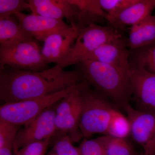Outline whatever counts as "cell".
<instances>
[{
	"label": "cell",
	"mask_w": 155,
	"mask_h": 155,
	"mask_svg": "<svg viewBox=\"0 0 155 155\" xmlns=\"http://www.w3.org/2000/svg\"><path fill=\"white\" fill-rule=\"evenodd\" d=\"M85 80L80 70H63L58 75L4 68L0 71V99L17 102L56 93Z\"/></svg>",
	"instance_id": "6da1fadb"
},
{
	"label": "cell",
	"mask_w": 155,
	"mask_h": 155,
	"mask_svg": "<svg viewBox=\"0 0 155 155\" xmlns=\"http://www.w3.org/2000/svg\"><path fill=\"white\" fill-rule=\"evenodd\" d=\"M84 79L114 105L125 110L132 95L129 71L85 60L78 64Z\"/></svg>",
	"instance_id": "7a4b0ae2"
},
{
	"label": "cell",
	"mask_w": 155,
	"mask_h": 155,
	"mask_svg": "<svg viewBox=\"0 0 155 155\" xmlns=\"http://www.w3.org/2000/svg\"><path fill=\"white\" fill-rule=\"evenodd\" d=\"M121 37L118 31L110 26H101L96 23L88 25L79 32L64 59L44 72L48 75H57L66 67L80 64L100 46Z\"/></svg>",
	"instance_id": "3957f363"
},
{
	"label": "cell",
	"mask_w": 155,
	"mask_h": 155,
	"mask_svg": "<svg viewBox=\"0 0 155 155\" xmlns=\"http://www.w3.org/2000/svg\"><path fill=\"white\" fill-rule=\"evenodd\" d=\"M90 86L80 92L82 110L79 129L85 138L97 134L105 135L116 110L107 98Z\"/></svg>",
	"instance_id": "277c9868"
},
{
	"label": "cell",
	"mask_w": 155,
	"mask_h": 155,
	"mask_svg": "<svg viewBox=\"0 0 155 155\" xmlns=\"http://www.w3.org/2000/svg\"><path fill=\"white\" fill-rule=\"evenodd\" d=\"M89 85L88 81L84 80L75 86L53 94L5 104L0 107V120L20 126L26 125L70 93Z\"/></svg>",
	"instance_id": "5b68a950"
},
{
	"label": "cell",
	"mask_w": 155,
	"mask_h": 155,
	"mask_svg": "<svg viewBox=\"0 0 155 155\" xmlns=\"http://www.w3.org/2000/svg\"><path fill=\"white\" fill-rule=\"evenodd\" d=\"M0 67L41 72L49 69L35 40L9 41L0 44Z\"/></svg>",
	"instance_id": "8992f818"
},
{
	"label": "cell",
	"mask_w": 155,
	"mask_h": 155,
	"mask_svg": "<svg viewBox=\"0 0 155 155\" xmlns=\"http://www.w3.org/2000/svg\"><path fill=\"white\" fill-rule=\"evenodd\" d=\"M83 89L67 95L58 103L56 108L55 123L57 130L68 134L72 142L83 137L79 129L82 110L80 92Z\"/></svg>",
	"instance_id": "52a82bcc"
},
{
	"label": "cell",
	"mask_w": 155,
	"mask_h": 155,
	"mask_svg": "<svg viewBox=\"0 0 155 155\" xmlns=\"http://www.w3.org/2000/svg\"><path fill=\"white\" fill-rule=\"evenodd\" d=\"M58 103L48 108L18 130L14 142V151H17L31 143L51 139L58 132L55 123Z\"/></svg>",
	"instance_id": "ba28073f"
},
{
	"label": "cell",
	"mask_w": 155,
	"mask_h": 155,
	"mask_svg": "<svg viewBox=\"0 0 155 155\" xmlns=\"http://www.w3.org/2000/svg\"><path fill=\"white\" fill-rule=\"evenodd\" d=\"M124 110L130 122L132 138L144 152L153 155L155 152V111L135 110L130 104Z\"/></svg>",
	"instance_id": "9c48e42d"
},
{
	"label": "cell",
	"mask_w": 155,
	"mask_h": 155,
	"mask_svg": "<svg viewBox=\"0 0 155 155\" xmlns=\"http://www.w3.org/2000/svg\"><path fill=\"white\" fill-rule=\"evenodd\" d=\"M14 15L19 24L28 34L41 41L44 42L53 35L67 34L77 27L76 25H68L64 20L37 14L18 13Z\"/></svg>",
	"instance_id": "30bf717a"
},
{
	"label": "cell",
	"mask_w": 155,
	"mask_h": 155,
	"mask_svg": "<svg viewBox=\"0 0 155 155\" xmlns=\"http://www.w3.org/2000/svg\"><path fill=\"white\" fill-rule=\"evenodd\" d=\"M129 75L132 95L140 110L155 111V74L130 66Z\"/></svg>",
	"instance_id": "8fae6325"
},
{
	"label": "cell",
	"mask_w": 155,
	"mask_h": 155,
	"mask_svg": "<svg viewBox=\"0 0 155 155\" xmlns=\"http://www.w3.org/2000/svg\"><path fill=\"white\" fill-rule=\"evenodd\" d=\"M127 47V41L121 37L100 46L89 54L85 60L107 64L128 71L130 52L126 48Z\"/></svg>",
	"instance_id": "7c38bea8"
},
{
	"label": "cell",
	"mask_w": 155,
	"mask_h": 155,
	"mask_svg": "<svg viewBox=\"0 0 155 155\" xmlns=\"http://www.w3.org/2000/svg\"><path fill=\"white\" fill-rule=\"evenodd\" d=\"M32 14L58 20L66 18L70 25H76L75 19L78 12L77 6L69 0H30L28 1Z\"/></svg>",
	"instance_id": "4fadbf2b"
},
{
	"label": "cell",
	"mask_w": 155,
	"mask_h": 155,
	"mask_svg": "<svg viewBox=\"0 0 155 155\" xmlns=\"http://www.w3.org/2000/svg\"><path fill=\"white\" fill-rule=\"evenodd\" d=\"M155 8V0H139L118 14H107L105 19L110 27L118 31L123 29L125 26H132L140 22L150 15Z\"/></svg>",
	"instance_id": "5bb4252c"
},
{
	"label": "cell",
	"mask_w": 155,
	"mask_h": 155,
	"mask_svg": "<svg viewBox=\"0 0 155 155\" xmlns=\"http://www.w3.org/2000/svg\"><path fill=\"white\" fill-rule=\"evenodd\" d=\"M79 33L77 27L66 35L54 34L45 41L41 54L45 63L58 64L64 59L76 40Z\"/></svg>",
	"instance_id": "9a60e30c"
},
{
	"label": "cell",
	"mask_w": 155,
	"mask_h": 155,
	"mask_svg": "<svg viewBox=\"0 0 155 155\" xmlns=\"http://www.w3.org/2000/svg\"><path fill=\"white\" fill-rule=\"evenodd\" d=\"M127 46L134 50L155 41V16L150 15L131 26Z\"/></svg>",
	"instance_id": "2e32d148"
},
{
	"label": "cell",
	"mask_w": 155,
	"mask_h": 155,
	"mask_svg": "<svg viewBox=\"0 0 155 155\" xmlns=\"http://www.w3.org/2000/svg\"><path fill=\"white\" fill-rule=\"evenodd\" d=\"M77 6L78 12L75 22L79 32L88 25L105 19L107 13L103 11L98 0H69Z\"/></svg>",
	"instance_id": "e0dca14e"
},
{
	"label": "cell",
	"mask_w": 155,
	"mask_h": 155,
	"mask_svg": "<svg viewBox=\"0 0 155 155\" xmlns=\"http://www.w3.org/2000/svg\"><path fill=\"white\" fill-rule=\"evenodd\" d=\"M35 38L13 16L0 20V44L9 41H29Z\"/></svg>",
	"instance_id": "ac0fdd59"
},
{
	"label": "cell",
	"mask_w": 155,
	"mask_h": 155,
	"mask_svg": "<svg viewBox=\"0 0 155 155\" xmlns=\"http://www.w3.org/2000/svg\"><path fill=\"white\" fill-rule=\"evenodd\" d=\"M133 51L130 66L140 67L155 74V41Z\"/></svg>",
	"instance_id": "d6986e66"
},
{
	"label": "cell",
	"mask_w": 155,
	"mask_h": 155,
	"mask_svg": "<svg viewBox=\"0 0 155 155\" xmlns=\"http://www.w3.org/2000/svg\"><path fill=\"white\" fill-rule=\"evenodd\" d=\"M99 137L102 143L105 155H135L133 146L127 139L108 135Z\"/></svg>",
	"instance_id": "ffe728a7"
},
{
	"label": "cell",
	"mask_w": 155,
	"mask_h": 155,
	"mask_svg": "<svg viewBox=\"0 0 155 155\" xmlns=\"http://www.w3.org/2000/svg\"><path fill=\"white\" fill-rule=\"evenodd\" d=\"M130 131L131 126L128 118L116 110L113 114L104 135L126 139L130 135Z\"/></svg>",
	"instance_id": "44dd1931"
},
{
	"label": "cell",
	"mask_w": 155,
	"mask_h": 155,
	"mask_svg": "<svg viewBox=\"0 0 155 155\" xmlns=\"http://www.w3.org/2000/svg\"><path fill=\"white\" fill-rule=\"evenodd\" d=\"M54 140V155H80L78 147H74L67 134L58 131L51 138Z\"/></svg>",
	"instance_id": "7402d4cb"
},
{
	"label": "cell",
	"mask_w": 155,
	"mask_h": 155,
	"mask_svg": "<svg viewBox=\"0 0 155 155\" xmlns=\"http://www.w3.org/2000/svg\"><path fill=\"white\" fill-rule=\"evenodd\" d=\"M28 10L29 3L24 0H0V20Z\"/></svg>",
	"instance_id": "603a6c76"
},
{
	"label": "cell",
	"mask_w": 155,
	"mask_h": 155,
	"mask_svg": "<svg viewBox=\"0 0 155 155\" xmlns=\"http://www.w3.org/2000/svg\"><path fill=\"white\" fill-rule=\"evenodd\" d=\"M139 0H98L102 9L109 15H114L130 7Z\"/></svg>",
	"instance_id": "cb8c5ba5"
},
{
	"label": "cell",
	"mask_w": 155,
	"mask_h": 155,
	"mask_svg": "<svg viewBox=\"0 0 155 155\" xmlns=\"http://www.w3.org/2000/svg\"><path fill=\"white\" fill-rule=\"evenodd\" d=\"M20 126L0 120V147L9 143H14Z\"/></svg>",
	"instance_id": "d4e9b609"
},
{
	"label": "cell",
	"mask_w": 155,
	"mask_h": 155,
	"mask_svg": "<svg viewBox=\"0 0 155 155\" xmlns=\"http://www.w3.org/2000/svg\"><path fill=\"white\" fill-rule=\"evenodd\" d=\"M51 139L31 143L22 147L17 151L14 152L17 155H45Z\"/></svg>",
	"instance_id": "484cf974"
},
{
	"label": "cell",
	"mask_w": 155,
	"mask_h": 155,
	"mask_svg": "<svg viewBox=\"0 0 155 155\" xmlns=\"http://www.w3.org/2000/svg\"><path fill=\"white\" fill-rule=\"evenodd\" d=\"M80 155H105L104 147L99 137L84 140L78 147Z\"/></svg>",
	"instance_id": "4316f807"
},
{
	"label": "cell",
	"mask_w": 155,
	"mask_h": 155,
	"mask_svg": "<svg viewBox=\"0 0 155 155\" xmlns=\"http://www.w3.org/2000/svg\"><path fill=\"white\" fill-rule=\"evenodd\" d=\"M14 143H9L0 147V155H13Z\"/></svg>",
	"instance_id": "83f0119b"
},
{
	"label": "cell",
	"mask_w": 155,
	"mask_h": 155,
	"mask_svg": "<svg viewBox=\"0 0 155 155\" xmlns=\"http://www.w3.org/2000/svg\"><path fill=\"white\" fill-rule=\"evenodd\" d=\"M149 155L147 153H146L144 152H143V153H141L139 155Z\"/></svg>",
	"instance_id": "f1b7e54d"
},
{
	"label": "cell",
	"mask_w": 155,
	"mask_h": 155,
	"mask_svg": "<svg viewBox=\"0 0 155 155\" xmlns=\"http://www.w3.org/2000/svg\"><path fill=\"white\" fill-rule=\"evenodd\" d=\"M13 155H16V153H14V154H13Z\"/></svg>",
	"instance_id": "f546056e"
},
{
	"label": "cell",
	"mask_w": 155,
	"mask_h": 155,
	"mask_svg": "<svg viewBox=\"0 0 155 155\" xmlns=\"http://www.w3.org/2000/svg\"><path fill=\"white\" fill-rule=\"evenodd\" d=\"M153 155H155V152L153 154Z\"/></svg>",
	"instance_id": "4dcf8cb0"
},
{
	"label": "cell",
	"mask_w": 155,
	"mask_h": 155,
	"mask_svg": "<svg viewBox=\"0 0 155 155\" xmlns=\"http://www.w3.org/2000/svg\"><path fill=\"white\" fill-rule=\"evenodd\" d=\"M51 155H54L53 154H51Z\"/></svg>",
	"instance_id": "1f68e13d"
},
{
	"label": "cell",
	"mask_w": 155,
	"mask_h": 155,
	"mask_svg": "<svg viewBox=\"0 0 155 155\" xmlns=\"http://www.w3.org/2000/svg\"></svg>",
	"instance_id": "d6a6232c"
}]
</instances>
